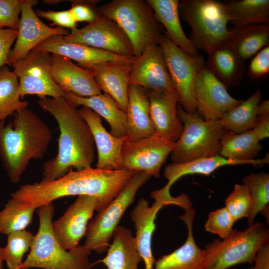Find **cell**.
<instances>
[{
  "mask_svg": "<svg viewBox=\"0 0 269 269\" xmlns=\"http://www.w3.org/2000/svg\"><path fill=\"white\" fill-rule=\"evenodd\" d=\"M136 172L125 169L106 170L92 167L80 171L71 169L54 180H42L21 185L11 196L37 208L63 197L93 196L99 201L98 212L119 194Z\"/></svg>",
  "mask_w": 269,
  "mask_h": 269,
  "instance_id": "1",
  "label": "cell"
},
{
  "mask_svg": "<svg viewBox=\"0 0 269 269\" xmlns=\"http://www.w3.org/2000/svg\"><path fill=\"white\" fill-rule=\"evenodd\" d=\"M38 103L54 118L60 131L57 153L43 164L42 180L59 179L72 168L80 171L91 167L95 159V143L79 110L63 96L41 98Z\"/></svg>",
  "mask_w": 269,
  "mask_h": 269,
  "instance_id": "2",
  "label": "cell"
},
{
  "mask_svg": "<svg viewBox=\"0 0 269 269\" xmlns=\"http://www.w3.org/2000/svg\"><path fill=\"white\" fill-rule=\"evenodd\" d=\"M48 124L27 108L14 114L11 122H0V161L13 183L19 182L31 160H41L51 141Z\"/></svg>",
  "mask_w": 269,
  "mask_h": 269,
  "instance_id": "3",
  "label": "cell"
},
{
  "mask_svg": "<svg viewBox=\"0 0 269 269\" xmlns=\"http://www.w3.org/2000/svg\"><path fill=\"white\" fill-rule=\"evenodd\" d=\"M39 225L30 251L20 268L43 269H91L95 265L89 260L91 251L84 245L67 250L56 239L52 229L54 215L53 202L36 210Z\"/></svg>",
  "mask_w": 269,
  "mask_h": 269,
  "instance_id": "4",
  "label": "cell"
},
{
  "mask_svg": "<svg viewBox=\"0 0 269 269\" xmlns=\"http://www.w3.org/2000/svg\"><path fill=\"white\" fill-rule=\"evenodd\" d=\"M99 14L115 22L129 40L135 57L150 44H159L163 33L146 0H113L98 8Z\"/></svg>",
  "mask_w": 269,
  "mask_h": 269,
  "instance_id": "5",
  "label": "cell"
},
{
  "mask_svg": "<svg viewBox=\"0 0 269 269\" xmlns=\"http://www.w3.org/2000/svg\"><path fill=\"white\" fill-rule=\"evenodd\" d=\"M179 15L191 28L189 39L198 50L208 54L227 42L231 28L222 2L215 0H181Z\"/></svg>",
  "mask_w": 269,
  "mask_h": 269,
  "instance_id": "6",
  "label": "cell"
},
{
  "mask_svg": "<svg viewBox=\"0 0 269 269\" xmlns=\"http://www.w3.org/2000/svg\"><path fill=\"white\" fill-rule=\"evenodd\" d=\"M177 114L183 130L171 153L172 163L219 155L220 141L225 131L219 120H205L196 111L187 112L179 104Z\"/></svg>",
  "mask_w": 269,
  "mask_h": 269,
  "instance_id": "7",
  "label": "cell"
},
{
  "mask_svg": "<svg viewBox=\"0 0 269 269\" xmlns=\"http://www.w3.org/2000/svg\"><path fill=\"white\" fill-rule=\"evenodd\" d=\"M269 243V230L262 222L243 230L233 229L221 240L214 239L205 247L203 269H227L234 265H252L258 251Z\"/></svg>",
  "mask_w": 269,
  "mask_h": 269,
  "instance_id": "8",
  "label": "cell"
},
{
  "mask_svg": "<svg viewBox=\"0 0 269 269\" xmlns=\"http://www.w3.org/2000/svg\"><path fill=\"white\" fill-rule=\"evenodd\" d=\"M152 176L136 172L119 194L98 212L88 223L84 245L97 254L106 252L113 235L125 211L135 200L136 194Z\"/></svg>",
  "mask_w": 269,
  "mask_h": 269,
  "instance_id": "9",
  "label": "cell"
},
{
  "mask_svg": "<svg viewBox=\"0 0 269 269\" xmlns=\"http://www.w3.org/2000/svg\"><path fill=\"white\" fill-rule=\"evenodd\" d=\"M159 45L162 50L167 70L179 104L187 112L196 111L194 84L196 76L205 65L204 57L191 56L174 44L163 33Z\"/></svg>",
  "mask_w": 269,
  "mask_h": 269,
  "instance_id": "10",
  "label": "cell"
},
{
  "mask_svg": "<svg viewBox=\"0 0 269 269\" xmlns=\"http://www.w3.org/2000/svg\"><path fill=\"white\" fill-rule=\"evenodd\" d=\"M50 54L33 49L11 65L19 85L20 98L35 95L39 98L62 97L64 90L53 80L49 72Z\"/></svg>",
  "mask_w": 269,
  "mask_h": 269,
  "instance_id": "11",
  "label": "cell"
},
{
  "mask_svg": "<svg viewBox=\"0 0 269 269\" xmlns=\"http://www.w3.org/2000/svg\"><path fill=\"white\" fill-rule=\"evenodd\" d=\"M174 146L175 142L156 133L136 141H126L122 149L123 168L135 172L143 171L159 178L160 169Z\"/></svg>",
  "mask_w": 269,
  "mask_h": 269,
  "instance_id": "12",
  "label": "cell"
},
{
  "mask_svg": "<svg viewBox=\"0 0 269 269\" xmlns=\"http://www.w3.org/2000/svg\"><path fill=\"white\" fill-rule=\"evenodd\" d=\"M63 38L68 41L117 55L135 57L132 45L123 30L113 21L101 15L96 20Z\"/></svg>",
  "mask_w": 269,
  "mask_h": 269,
  "instance_id": "13",
  "label": "cell"
},
{
  "mask_svg": "<svg viewBox=\"0 0 269 269\" xmlns=\"http://www.w3.org/2000/svg\"><path fill=\"white\" fill-rule=\"evenodd\" d=\"M194 97L196 112L205 120H219L243 101L231 96L205 64L196 76Z\"/></svg>",
  "mask_w": 269,
  "mask_h": 269,
  "instance_id": "14",
  "label": "cell"
},
{
  "mask_svg": "<svg viewBox=\"0 0 269 269\" xmlns=\"http://www.w3.org/2000/svg\"><path fill=\"white\" fill-rule=\"evenodd\" d=\"M37 0H23L17 35L14 47L9 53L8 66L23 58L38 45L55 35L66 36L68 30L52 27L43 23L34 11Z\"/></svg>",
  "mask_w": 269,
  "mask_h": 269,
  "instance_id": "15",
  "label": "cell"
},
{
  "mask_svg": "<svg viewBox=\"0 0 269 269\" xmlns=\"http://www.w3.org/2000/svg\"><path fill=\"white\" fill-rule=\"evenodd\" d=\"M98 205L99 201L95 197L79 196L61 217L52 221L54 234L64 249L71 250L79 245Z\"/></svg>",
  "mask_w": 269,
  "mask_h": 269,
  "instance_id": "16",
  "label": "cell"
},
{
  "mask_svg": "<svg viewBox=\"0 0 269 269\" xmlns=\"http://www.w3.org/2000/svg\"><path fill=\"white\" fill-rule=\"evenodd\" d=\"M130 84L146 90L175 91L159 44L148 45L135 57L130 73Z\"/></svg>",
  "mask_w": 269,
  "mask_h": 269,
  "instance_id": "17",
  "label": "cell"
},
{
  "mask_svg": "<svg viewBox=\"0 0 269 269\" xmlns=\"http://www.w3.org/2000/svg\"><path fill=\"white\" fill-rule=\"evenodd\" d=\"M269 162V154L268 153L264 158L251 161L232 160L216 155L185 163H172L167 165L164 170V177L167 180V183L162 188L151 192V196L172 199L173 197L170 193L171 187L185 175L197 174L208 176L218 168L226 165L252 164L254 167H261Z\"/></svg>",
  "mask_w": 269,
  "mask_h": 269,
  "instance_id": "18",
  "label": "cell"
},
{
  "mask_svg": "<svg viewBox=\"0 0 269 269\" xmlns=\"http://www.w3.org/2000/svg\"><path fill=\"white\" fill-rule=\"evenodd\" d=\"M49 68L53 80L64 91L84 97L102 93L93 72L65 57L50 54Z\"/></svg>",
  "mask_w": 269,
  "mask_h": 269,
  "instance_id": "19",
  "label": "cell"
},
{
  "mask_svg": "<svg viewBox=\"0 0 269 269\" xmlns=\"http://www.w3.org/2000/svg\"><path fill=\"white\" fill-rule=\"evenodd\" d=\"M79 112L91 130L97 149L96 168L106 170L124 169L122 149L126 136L120 138L113 136L103 126L101 117L90 108L82 107Z\"/></svg>",
  "mask_w": 269,
  "mask_h": 269,
  "instance_id": "20",
  "label": "cell"
},
{
  "mask_svg": "<svg viewBox=\"0 0 269 269\" xmlns=\"http://www.w3.org/2000/svg\"><path fill=\"white\" fill-rule=\"evenodd\" d=\"M150 206L148 201L140 199L130 213V218L135 230V237L139 254L145 265V269H153L155 260L152 249V240L156 228L155 220L159 210L164 206L175 205L173 201L157 198Z\"/></svg>",
  "mask_w": 269,
  "mask_h": 269,
  "instance_id": "21",
  "label": "cell"
},
{
  "mask_svg": "<svg viewBox=\"0 0 269 269\" xmlns=\"http://www.w3.org/2000/svg\"><path fill=\"white\" fill-rule=\"evenodd\" d=\"M150 102V114L156 133L176 142L181 136L183 125L177 114L179 97L175 91L146 90Z\"/></svg>",
  "mask_w": 269,
  "mask_h": 269,
  "instance_id": "22",
  "label": "cell"
},
{
  "mask_svg": "<svg viewBox=\"0 0 269 269\" xmlns=\"http://www.w3.org/2000/svg\"><path fill=\"white\" fill-rule=\"evenodd\" d=\"M33 49L55 54L73 60L86 68L104 62H133L135 57L117 55L86 45L66 41L63 36L55 35L42 42Z\"/></svg>",
  "mask_w": 269,
  "mask_h": 269,
  "instance_id": "23",
  "label": "cell"
},
{
  "mask_svg": "<svg viewBox=\"0 0 269 269\" xmlns=\"http://www.w3.org/2000/svg\"><path fill=\"white\" fill-rule=\"evenodd\" d=\"M182 209L184 214L178 218L187 227L186 241L178 249L155 260L153 269H203L205 250L198 246L193 233L195 211L192 204L186 205Z\"/></svg>",
  "mask_w": 269,
  "mask_h": 269,
  "instance_id": "24",
  "label": "cell"
},
{
  "mask_svg": "<svg viewBox=\"0 0 269 269\" xmlns=\"http://www.w3.org/2000/svg\"><path fill=\"white\" fill-rule=\"evenodd\" d=\"M127 140L136 141L156 133L150 114V102L145 89L130 84L126 111Z\"/></svg>",
  "mask_w": 269,
  "mask_h": 269,
  "instance_id": "25",
  "label": "cell"
},
{
  "mask_svg": "<svg viewBox=\"0 0 269 269\" xmlns=\"http://www.w3.org/2000/svg\"><path fill=\"white\" fill-rule=\"evenodd\" d=\"M134 62H104L84 68L93 72L101 90L114 99L125 112L128 103L130 76Z\"/></svg>",
  "mask_w": 269,
  "mask_h": 269,
  "instance_id": "26",
  "label": "cell"
},
{
  "mask_svg": "<svg viewBox=\"0 0 269 269\" xmlns=\"http://www.w3.org/2000/svg\"><path fill=\"white\" fill-rule=\"evenodd\" d=\"M112 239L106 255L95 264L102 263L107 269H139L142 259L132 231L119 225Z\"/></svg>",
  "mask_w": 269,
  "mask_h": 269,
  "instance_id": "27",
  "label": "cell"
},
{
  "mask_svg": "<svg viewBox=\"0 0 269 269\" xmlns=\"http://www.w3.org/2000/svg\"><path fill=\"white\" fill-rule=\"evenodd\" d=\"M63 97L70 104L90 108L103 117L110 127V134L116 137L126 136V113L118 103L106 93L90 97H80L64 91Z\"/></svg>",
  "mask_w": 269,
  "mask_h": 269,
  "instance_id": "28",
  "label": "cell"
},
{
  "mask_svg": "<svg viewBox=\"0 0 269 269\" xmlns=\"http://www.w3.org/2000/svg\"><path fill=\"white\" fill-rule=\"evenodd\" d=\"M157 21L165 28L164 34L179 48L191 56L199 55L181 24L178 0H146Z\"/></svg>",
  "mask_w": 269,
  "mask_h": 269,
  "instance_id": "29",
  "label": "cell"
},
{
  "mask_svg": "<svg viewBox=\"0 0 269 269\" xmlns=\"http://www.w3.org/2000/svg\"><path fill=\"white\" fill-rule=\"evenodd\" d=\"M205 66L227 88L238 86L245 71V61L226 42L208 54Z\"/></svg>",
  "mask_w": 269,
  "mask_h": 269,
  "instance_id": "30",
  "label": "cell"
},
{
  "mask_svg": "<svg viewBox=\"0 0 269 269\" xmlns=\"http://www.w3.org/2000/svg\"><path fill=\"white\" fill-rule=\"evenodd\" d=\"M222 3L233 27L269 24V0H232Z\"/></svg>",
  "mask_w": 269,
  "mask_h": 269,
  "instance_id": "31",
  "label": "cell"
},
{
  "mask_svg": "<svg viewBox=\"0 0 269 269\" xmlns=\"http://www.w3.org/2000/svg\"><path fill=\"white\" fill-rule=\"evenodd\" d=\"M227 42L245 61L269 45V24L231 28Z\"/></svg>",
  "mask_w": 269,
  "mask_h": 269,
  "instance_id": "32",
  "label": "cell"
},
{
  "mask_svg": "<svg viewBox=\"0 0 269 269\" xmlns=\"http://www.w3.org/2000/svg\"><path fill=\"white\" fill-rule=\"evenodd\" d=\"M262 148L252 129L241 134L225 130L220 141L219 155L232 160L251 161Z\"/></svg>",
  "mask_w": 269,
  "mask_h": 269,
  "instance_id": "33",
  "label": "cell"
},
{
  "mask_svg": "<svg viewBox=\"0 0 269 269\" xmlns=\"http://www.w3.org/2000/svg\"><path fill=\"white\" fill-rule=\"evenodd\" d=\"M261 99V91L258 89L247 99L224 114L219 120L224 129L236 134L252 129L258 115V108Z\"/></svg>",
  "mask_w": 269,
  "mask_h": 269,
  "instance_id": "34",
  "label": "cell"
},
{
  "mask_svg": "<svg viewBox=\"0 0 269 269\" xmlns=\"http://www.w3.org/2000/svg\"><path fill=\"white\" fill-rule=\"evenodd\" d=\"M26 101L20 100L18 79L7 65L0 68V122L15 112L27 108Z\"/></svg>",
  "mask_w": 269,
  "mask_h": 269,
  "instance_id": "35",
  "label": "cell"
},
{
  "mask_svg": "<svg viewBox=\"0 0 269 269\" xmlns=\"http://www.w3.org/2000/svg\"><path fill=\"white\" fill-rule=\"evenodd\" d=\"M37 207L11 197L0 211V234L8 235L26 230L33 221Z\"/></svg>",
  "mask_w": 269,
  "mask_h": 269,
  "instance_id": "36",
  "label": "cell"
},
{
  "mask_svg": "<svg viewBox=\"0 0 269 269\" xmlns=\"http://www.w3.org/2000/svg\"><path fill=\"white\" fill-rule=\"evenodd\" d=\"M242 180L248 189L252 202V210L248 218L249 225L253 223L258 213L265 216L269 222V174L252 173L244 176Z\"/></svg>",
  "mask_w": 269,
  "mask_h": 269,
  "instance_id": "37",
  "label": "cell"
},
{
  "mask_svg": "<svg viewBox=\"0 0 269 269\" xmlns=\"http://www.w3.org/2000/svg\"><path fill=\"white\" fill-rule=\"evenodd\" d=\"M34 236L26 230L15 231L7 235V244L2 248V251L8 269L20 267L25 253L31 246Z\"/></svg>",
  "mask_w": 269,
  "mask_h": 269,
  "instance_id": "38",
  "label": "cell"
},
{
  "mask_svg": "<svg viewBox=\"0 0 269 269\" xmlns=\"http://www.w3.org/2000/svg\"><path fill=\"white\" fill-rule=\"evenodd\" d=\"M225 203V207L234 222L242 218L249 217L252 202L248 189L244 184H236Z\"/></svg>",
  "mask_w": 269,
  "mask_h": 269,
  "instance_id": "39",
  "label": "cell"
},
{
  "mask_svg": "<svg viewBox=\"0 0 269 269\" xmlns=\"http://www.w3.org/2000/svg\"><path fill=\"white\" fill-rule=\"evenodd\" d=\"M234 222L224 207L211 211L204 226L207 232L216 234L223 239L228 237L232 231Z\"/></svg>",
  "mask_w": 269,
  "mask_h": 269,
  "instance_id": "40",
  "label": "cell"
},
{
  "mask_svg": "<svg viewBox=\"0 0 269 269\" xmlns=\"http://www.w3.org/2000/svg\"><path fill=\"white\" fill-rule=\"evenodd\" d=\"M23 0H0V29L18 28Z\"/></svg>",
  "mask_w": 269,
  "mask_h": 269,
  "instance_id": "41",
  "label": "cell"
},
{
  "mask_svg": "<svg viewBox=\"0 0 269 269\" xmlns=\"http://www.w3.org/2000/svg\"><path fill=\"white\" fill-rule=\"evenodd\" d=\"M99 0H70L71 8L69 9L74 19L78 22H86L88 24L99 18L98 8L95 5Z\"/></svg>",
  "mask_w": 269,
  "mask_h": 269,
  "instance_id": "42",
  "label": "cell"
},
{
  "mask_svg": "<svg viewBox=\"0 0 269 269\" xmlns=\"http://www.w3.org/2000/svg\"><path fill=\"white\" fill-rule=\"evenodd\" d=\"M36 13L39 17L51 21L52 26L56 25L57 27L70 29L71 32H74L77 29V22L69 9L60 11L37 9Z\"/></svg>",
  "mask_w": 269,
  "mask_h": 269,
  "instance_id": "43",
  "label": "cell"
},
{
  "mask_svg": "<svg viewBox=\"0 0 269 269\" xmlns=\"http://www.w3.org/2000/svg\"><path fill=\"white\" fill-rule=\"evenodd\" d=\"M269 73V45L254 56L249 66V75L252 78L260 79Z\"/></svg>",
  "mask_w": 269,
  "mask_h": 269,
  "instance_id": "44",
  "label": "cell"
},
{
  "mask_svg": "<svg viewBox=\"0 0 269 269\" xmlns=\"http://www.w3.org/2000/svg\"><path fill=\"white\" fill-rule=\"evenodd\" d=\"M17 35V30L0 29V68L5 65L8 66L9 53Z\"/></svg>",
  "mask_w": 269,
  "mask_h": 269,
  "instance_id": "45",
  "label": "cell"
},
{
  "mask_svg": "<svg viewBox=\"0 0 269 269\" xmlns=\"http://www.w3.org/2000/svg\"><path fill=\"white\" fill-rule=\"evenodd\" d=\"M259 140L269 137V113L257 116L255 125L252 129Z\"/></svg>",
  "mask_w": 269,
  "mask_h": 269,
  "instance_id": "46",
  "label": "cell"
},
{
  "mask_svg": "<svg viewBox=\"0 0 269 269\" xmlns=\"http://www.w3.org/2000/svg\"><path fill=\"white\" fill-rule=\"evenodd\" d=\"M247 269H269V243L258 251L252 265Z\"/></svg>",
  "mask_w": 269,
  "mask_h": 269,
  "instance_id": "47",
  "label": "cell"
},
{
  "mask_svg": "<svg viewBox=\"0 0 269 269\" xmlns=\"http://www.w3.org/2000/svg\"><path fill=\"white\" fill-rule=\"evenodd\" d=\"M258 115L269 114V100H265L261 101L258 105Z\"/></svg>",
  "mask_w": 269,
  "mask_h": 269,
  "instance_id": "48",
  "label": "cell"
},
{
  "mask_svg": "<svg viewBox=\"0 0 269 269\" xmlns=\"http://www.w3.org/2000/svg\"><path fill=\"white\" fill-rule=\"evenodd\" d=\"M4 261L2 248L0 246V269H3Z\"/></svg>",
  "mask_w": 269,
  "mask_h": 269,
  "instance_id": "49",
  "label": "cell"
},
{
  "mask_svg": "<svg viewBox=\"0 0 269 269\" xmlns=\"http://www.w3.org/2000/svg\"><path fill=\"white\" fill-rule=\"evenodd\" d=\"M30 269L27 268H18V269Z\"/></svg>",
  "mask_w": 269,
  "mask_h": 269,
  "instance_id": "50",
  "label": "cell"
}]
</instances>
